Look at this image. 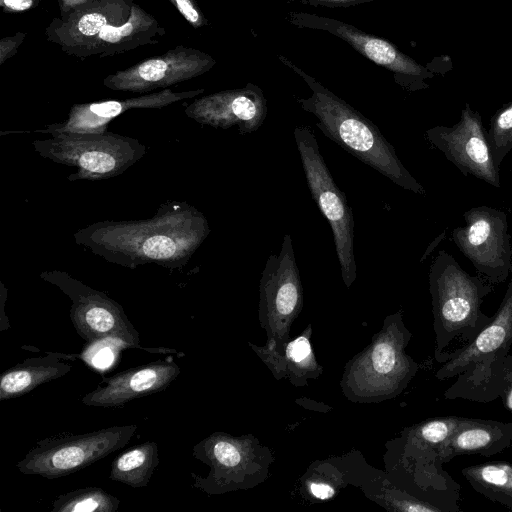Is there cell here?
Returning <instances> with one entry per match:
<instances>
[{
	"label": "cell",
	"mask_w": 512,
	"mask_h": 512,
	"mask_svg": "<svg viewBox=\"0 0 512 512\" xmlns=\"http://www.w3.org/2000/svg\"><path fill=\"white\" fill-rule=\"evenodd\" d=\"M132 0H89L63 17H55L45 36L68 55L84 59L87 49L108 26H119L130 16Z\"/></svg>",
	"instance_id": "7c38bea8"
},
{
	"label": "cell",
	"mask_w": 512,
	"mask_h": 512,
	"mask_svg": "<svg viewBox=\"0 0 512 512\" xmlns=\"http://www.w3.org/2000/svg\"><path fill=\"white\" fill-rule=\"evenodd\" d=\"M285 2L299 3L312 7L325 8H349L360 4L370 3L375 0H282Z\"/></svg>",
	"instance_id": "484cf974"
},
{
	"label": "cell",
	"mask_w": 512,
	"mask_h": 512,
	"mask_svg": "<svg viewBox=\"0 0 512 512\" xmlns=\"http://www.w3.org/2000/svg\"><path fill=\"white\" fill-rule=\"evenodd\" d=\"M512 444V422L463 417L440 448L443 463L462 455L493 456Z\"/></svg>",
	"instance_id": "e0dca14e"
},
{
	"label": "cell",
	"mask_w": 512,
	"mask_h": 512,
	"mask_svg": "<svg viewBox=\"0 0 512 512\" xmlns=\"http://www.w3.org/2000/svg\"><path fill=\"white\" fill-rule=\"evenodd\" d=\"M211 232L207 218L185 201H166L141 220H102L74 233L75 242L112 264L135 269L184 267Z\"/></svg>",
	"instance_id": "6da1fadb"
},
{
	"label": "cell",
	"mask_w": 512,
	"mask_h": 512,
	"mask_svg": "<svg viewBox=\"0 0 512 512\" xmlns=\"http://www.w3.org/2000/svg\"><path fill=\"white\" fill-rule=\"evenodd\" d=\"M76 356L51 352L25 359L5 370L0 378V400L22 396L41 384L65 376L72 370V365L63 360Z\"/></svg>",
	"instance_id": "d6986e66"
},
{
	"label": "cell",
	"mask_w": 512,
	"mask_h": 512,
	"mask_svg": "<svg viewBox=\"0 0 512 512\" xmlns=\"http://www.w3.org/2000/svg\"><path fill=\"white\" fill-rule=\"evenodd\" d=\"M310 491L319 499H328L334 494L332 487L324 483H312L310 485Z\"/></svg>",
	"instance_id": "f546056e"
},
{
	"label": "cell",
	"mask_w": 512,
	"mask_h": 512,
	"mask_svg": "<svg viewBox=\"0 0 512 512\" xmlns=\"http://www.w3.org/2000/svg\"><path fill=\"white\" fill-rule=\"evenodd\" d=\"M461 473L476 492L512 509V463L490 461L465 467Z\"/></svg>",
	"instance_id": "44dd1931"
},
{
	"label": "cell",
	"mask_w": 512,
	"mask_h": 512,
	"mask_svg": "<svg viewBox=\"0 0 512 512\" xmlns=\"http://www.w3.org/2000/svg\"><path fill=\"white\" fill-rule=\"evenodd\" d=\"M311 352L309 341L305 337H299L288 346L287 353L296 362L303 361Z\"/></svg>",
	"instance_id": "83f0119b"
},
{
	"label": "cell",
	"mask_w": 512,
	"mask_h": 512,
	"mask_svg": "<svg viewBox=\"0 0 512 512\" xmlns=\"http://www.w3.org/2000/svg\"><path fill=\"white\" fill-rule=\"evenodd\" d=\"M216 60L193 47L178 45L167 52L116 71L104 78L105 87L122 92L148 93L184 82L211 70Z\"/></svg>",
	"instance_id": "30bf717a"
},
{
	"label": "cell",
	"mask_w": 512,
	"mask_h": 512,
	"mask_svg": "<svg viewBox=\"0 0 512 512\" xmlns=\"http://www.w3.org/2000/svg\"><path fill=\"white\" fill-rule=\"evenodd\" d=\"M464 220L465 226H458L452 231L454 244L489 283H503L512 270L511 236L506 213L483 205L467 210Z\"/></svg>",
	"instance_id": "ba28073f"
},
{
	"label": "cell",
	"mask_w": 512,
	"mask_h": 512,
	"mask_svg": "<svg viewBox=\"0 0 512 512\" xmlns=\"http://www.w3.org/2000/svg\"><path fill=\"white\" fill-rule=\"evenodd\" d=\"M89 0H58L60 17H63L75 10L79 6L87 3Z\"/></svg>",
	"instance_id": "4dcf8cb0"
},
{
	"label": "cell",
	"mask_w": 512,
	"mask_h": 512,
	"mask_svg": "<svg viewBox=\"0 0 512 512\" xmlns=\"http://www.w3.org/2000/svg\"><path fill=\"white\" fill-rule=\"evenodd\" d=\"M40 278L58 287L71 300L70 319L78 335L88 344L114 340L125 348H141L139 333L123 307L107 294L65 271H43Z\"/></svg>",
	"instance_id": "52a82bcc"
},
{
	"label": "cell",
	"mask_w": 512,
	"mask_h": 512,
	"mask_svg": "<svg viewBox=\"0 0 512 512\" xmlns=\"http://www.w3.org/2000/svg\"><path fill=\"white\" fill-rule=\"evenodd\" d=\"M501 398L504 407L512 412V355H507L502 365Z\"/></svg>",
	"instance_id": "d4e9b609"
},
{
	"label": "cell",
	"mask_w": 512,
	"mask_h": 512,
	"mask_svg": "<svg viewBox=\"0 0 512 512\" xmlns=\"http://www.w3.org/2000/svg\"><path fill=\"white\" fill-rule=\"evenodd\" d=\"M204 91V88H199L174 92L168 88L121 100L114 99L74 104L63 122L50 124L46 128L36 130L35 132L47 133L51 137L60 134H103L107 132V126L113 119L130 109H160L181 100L194 98Z\"/></svg>",
	"instance_id": "5bb4252c"
},
{
	"label": "cell",
	"mask_w": 512,
	"mask_h": 512,
	"mask_svg": "<svg viewBox=\"0 0 512 512\" xmlns=\"http://www.w3.org/2000/svg\"><path fill=\"white\" fill-rule=\"evenodd\" d=\"M120 500L101 487L89 486L61 494L52 502V512H115Z\"/></svg>",
	"instance_id": "7402d4cb"
},
{
	"label": "cell",
	"mask_w": 512,
	"mask_h": 512,
	"mask_svg": "<svg viewBox=\"0 0 512 512\" xmlns=\"http://www.w3.org/2000/svg\"><path fill=\"white\" fill-rule=\"evenodd\" d=\"M268 112L262 89L254 83L195 99L184 110L187 117L214 128L238 126L241 135L258 130Z\"/></svg>",
	"instance_id": "4fadbf2b"
},
{
	"label": "cell",
	"mask_w": 512,
	"mask_h": 512,
	"mask_svg": "<svg viewBox=\"0 0 512 512\" xmlns=\"http://www.w3.org/2000/svg\"><path fill=\"white\" fill-rule=\"evenodd\" d=\"M286 19L298 28L324 31L339 37L362 56L390 71L394 81L409 92L427 88L426 80L433 77L428 67L417 63L390 41L367 33L350 23L297 11L288 12Z\"/></svg>",
	"instance_id": "9c48e42d"
},
{
	"label": "cell",
	"mask_w": 512,
	"mask_h": 512,
	"mask_svg": "<svg viewBox=\"0 0 512 512\" xmlns=\"http://www.w3.org/2000/svg\"><path fill=\"white\" fill-rule=\"evenodd\" d=\"M435 358L444 362V349L455 339L470 342L491 320L482 309L493 285L482 276L467 273L448 252L441 250L429 269Z\"/></svg>",
	"instance_id": "3957f363"
},
{
	"label": "cell",
	"mask_w": 512,
	"mask_h": 512,
	"mask_svg": "<svg viewBox=\"0 0 512 512\" xmlns=\"http://www.w3.org/2000/svg\"><path fill=\"white\" fill-rule=\"evenodd\" d=\"M180 374L174 362H153L103 377L96 389L81 401L92 407H118L137 398L166 389Z\"/></svg>",
	"instance_id": "2e32d148"
},
{
	"label": "cell",
	"mask_w": 512,
	"mask_h": 512,
	"mask_svg": "<svg viewBox=\"0 0 512 512\" xmlns=\"http://www.w3.org/2000/svg\"><path fill=\"white\" fill-rule=\"evenodd\" d=\"M487 139L492 157L498 167L512 150V102L493 115Z\"/></svg>",
	"instance_id": "603a6c76"
},
{
	"label": "cell",
	"mask_w": 512,
	"mask_h": 512,
	"mask_svg": "<svg viewBox=\"0 0 512 512\" xmlns=\"http://www.w3.org/2000/svg\"><path fill=\"white\" fill-rule=\"evenodd\" d=\"M166 30L154 16L133 3L129 19L119 26H108L87 49L84 59L114 56L140 46L159 43Z\"/></svg>",
	"instance_id": "ac0fdd59"
},
{
	"label": "cell",
	"mask_w": 512,
	"mask_h": 512,
	"mask_svg": "<svg viewBox=\"0 0 512 512\" xmlns=\"http://www.w3.org/2000/svg\"><path fill=\"white\" fill-rule=\"evenodd\" d=\"M25 37V32H18L0 40V65L16 54Z\"/></svg>",
	"instance_id": "4316f807"
},
{
	"label": "cell",
	"mask_w": 512,
	"mask_h": 512,
	"mask_svg": "<svg viewBox=\"0 0 512 512\" xmlns=\"http://www.w3.org/2000/svg\"><path fill=\"white\" fill-rule=\"evenodd\" d=\"M159 463L157 443L146 441L131 447L114 459L109 479L132 488H143L150 482Z\"/></svg>",
	"instance_id": "ffe728a7"
},
{
	"label": "cell",
	"mask_w": 512,
	"mask_h": 512,
	"mask_svg": "<svg viewBox=\"0 0 512 512\" xmlns=\"http://www.w3.org/2000/svg\"><path fill=\"white\" fill-rule=\"evenodd\" d=\"M425 136L463 175L501 187L499 167L492 157L481 115L469 104L462 109L455 125L435 126L426 130Z\"/></svg>",
	"instance_id": "8fae6325"
},
{
	"label": "cell",
	"mask_w": 512,
	"mask_h": 512,
	"mask_svg": "<svg viewBox=\"0 0 512 512\" xmlns=\"http://www.w3.org/2000/svg\"><path fill=\"white\" fill-rule=\"evenodd\" d=\"M44 0H0L5 11L20 12L36 7Z\"/></svg>",
	"instance_id": "f1b7e54d"
},
{
	"label": "cell",
	"mask_w": 512,
	"mask_h": 512,
	"mask_svg": "<svg viewBox=\"0 0 512 512\" xmlns=\"http://www.w3.org/2000/svg\"><path fill=\"white\" fill-rule=\"evenodd\" d=\"M185 20L195 29L208 25V20L195 0H169Z\"/></svg>",
	"instance_id": "cb8c5ba5"
},
{
	"label": "cell",
	"mask_w": 512,
	"mask_h": 512,
	"mask_svg": "<svg viewBox=\"0 0 512 512\" xmlns=\"http://www.w3.org/2000/svg\"><path fill=\"white\" fill-rule=\"evenodd\" d=\"M137 428L136 424H129L47 437L37 441L16 467L25 475L48 479L66 476L123 448Z\"/></svg>",
	"instance_id": "8992f818"
},
{
	"label": "cell",
	"mask_w": 512,
	"mask_h": 512,
	"mask_svg": "<svg viewBox=\"0 0 512 512\" xmlns=\"http://www.w3.org/2000/svg\"><path fill=\"white\" fill-rule=\"evenodd\" d=\"M278 59L311 90L309 97L297 98V102L304 111L314 115L322 134L394 184L426 195L425 188L405 168L395 148L373 122L287 57L278 55Z\"/></svg>",
	"instance_id": "7a4b0ae2"
},
{
	"label": "cell",
	"mask_w": 512,
	"mask_h": 512,
	"mask_svg": "<svg viewBox=\"0 0 512 512\" xmlns=\"http://www.w3.org/2000/svg\"><path fill=\"white\" fill-rule=\"evenodd\" d=\"M32 146L43 158L75 167L69 181L103 180L124 173L146 153L139 140L106 132L103 134H60L34 140Z\"/></svg>",
	"instance_id": "277c9868"
},
{
	"label": "cell",
	"mask_w": 512,
	"mask_h": 512,
	"mask_svg": "<svg viewBox=\"0 0 512 512\" xmlns=\"http://www.w3.org/2000/svg\"><path fill=\"white\" fill-rule=\"evenodd\" d=\"M301 164L311 196L329 222L341 275L347 287L356 279L354 254V218L345 194L336 185L323 156L316 136L307 126L293 131Z\"/></svg>",
	"instance_id": "5b68a950"
},
{
	"label": "cell",
	"mask_w": 512,
	"mask_h": 512,
	"mask_svg": "<svg viewBox=\"0 0 512 512\" xmlns=\"http://www.w3.org/2000/svg\"><path fill=\"white\" fill-rule=\"evenodd\" d=\"M512 345V279L489 323L462 348L447 353L436 377L446 380L458 376L474 363L501 366Z\"/></svg>",
	"instance_id": "9a60e30c"
}]
</instances>
